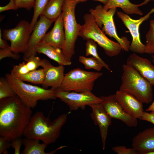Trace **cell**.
Returning a JSON list of instances; mask_svg holds the SVG:
<instances>
[{"label":"cell","mask_w":154,"mask_h":154,"mask_svg":"<svg viewBox=\"0 0 154 154\" xmlns=\"http://www.w3.org/2000/svg\"><path fill=\"white\" fill-rule=\"evenodd\" d=\"M153 58V60H152V61H153V62L154 63V57H152Z\"/></svg>","instance_id":"cell-43"},{"label":"cell","mask_w":154,"mask_h":154,"mask_svg":"<svg viewBox=\"0 0 154 154\" xmlns=\"http://www.w3.org/2000/svg\"><path fill=\"white\" fill-rule=\"evenodd\" d=\"M41 64L42 59L36 56H32L26 61L13 65L10 74L16 77L24 75L36 70Z\"/></svg>","instance_id":"cell-22"},{"label":"cell","mask_w":154,"mask_h":154,"mask_svg":"<svg viewBox=\"0 0 154 154\" xmlns=\"http://www.w3.org/2000/svg\"><path fill=\"white\" fill-rule=\"evenodd\" d=\"M18 8H24L30 11L33 8L36 0H13Z\"/></svg>","instance_id":"cell-31"},{"label":"cell","mask_w":154,"mask_h":154,"mask_svg":"<svg viewBox=\"0 0 154 154\" xmlns=\"http://www.w3.org/2000/svg\"><path fill=\"white\" fill-rule=\"evenodd\" d=\"M145 38V53L154 54V20L150 21L149 29L146 35Z\"/></svg>","instance_id":"cell-28"},{"label":"cell","mask_w":154,"mask_h":154,"mask_svg":"<svg viewBox=\"0 0 154 154\" xmlns=\"http://www.w3.org/2000/svg\"><path fill=\"white\" fill-rule=\"evenodd\" d=\"M32 113L31 108L17 95L0 100V136L11 142L21 137L30 123Z\"/></svg>","instance_id":"cell-1"},{"label":"cell","mask_w":154,"mask_h":154,"mask_svg":"<svg viewBox=\"0 0 154 154\" xmlns=\"http://www.w3.org/2000/svg\"><path fill=\"white\" fill-rule=\"evenodd\" d=\"M5 76L17 95L25 105L31 108L35 107L39 100H55L57 98L56 90L53 89H47L27 84L10 73L6 74Z\"/></svg>","instance_id":"cell-4"},{"label":"cell","mask_w":154,"mask_h":154,"mask_svg":"<svg viewBox=\"0 0 154 154\" xmlns=\"http://www.w3.org/2000/svg\"><path fill=\"white\" fill-rule=\"evenodd\" d=\"M16 5L13 0H10L9 3L6 5L0 7V12L10 10H15L18 9Z\"/></svg>","instance_id":"cell-37"},{"label":"cell","mask_w":154,"mask_h":154,"mask_svg":"<svg viewBox=\"0 0 154 154\" xmlns=\"http://www.w3.org/2000/svg\"><path fill=\"white\" fill-rule=\"evenodd\" d=\"M112 150L118 154H137L138 153L132 147L127 148L124 146H117L112 147Z\"/></svg>","instance_id":"cell-33"},{"label":"cell","mask_w":154,"mask_h":154,"mask_svg":"<svg viewBox=\"0 0 154 154\" xmlns=\"http://www.w3.org/2000/svg\"><path fill=\"white\" fill-rule=\"evenodd\" d=\"M117 8H112L106 11L103 6L97 5L94 9L91 8L89 11L98 26L102 28V31L110 37L115 39L120 45L122 49L128 52L130 41L126 37H119L117 34L113 17Z\"/></svg>","instance_id":"cell-8"},{"label":"cell","mask_w":154,"mask_h":154,"mask_svg":"<svg viewBox=\"0 0 154 154\" xmlns=\"http://www.w3.org/2000/svg\"><path fill=\"white\" fill-rule=\"evenodd\" d=\"M55 96L68 106L70 111L84 110L86 106L92 104L100 103L102 99L91 92H78L55 90Z\"/></svg>","instance_id":"cell-10"},{"label":"cell","mask_w":154,"mask_h":154,"mask_svg":"<svg viewBox=\"0 0 154 154\" xmlns=\"http://www.w3.org/2000/svg\"><path fill=\"white\" fill-rule=\"evenodd\" d=\"M31 33L30 23L25 20L20 21L13 28L5 29L3 31V37L11 43L10 48L14 53L23 54L27 51Z\"/></svg>","instance_id":"cell-9"},{"label":"cell","mask_w":154,"mask_h":154,"mask_svg":"<svg viewBox=\"0 0 154 154\" xmlns=\"http://www.w3.org/2000/svg\"><path fill=\"white\" fill-rule=\"evenodd\" d=\"M79 2L64 0L62 14L65 35V43L62 51L67 59L71 62L75 53L76 41L79 35L81 25L76 21L75 10Z\"/></svg>","instance_id":"cell-5"},{"label":"cell","mask_w":154,"mask_h":154,"mask_svg":"<svg viewBox=\"0 0 154 154\" xmlns=\"http://www.w3.org/2000/svg\"><path fill=\"white\" fill-rule=\"evenodd\" d=\"M17 77L23 82L35 84H42L44 80V70L42 68L35 70Z\"/></svg>","instance_id":"cell-25"},{"label":"cell","mask_w":154,"mask_h":154,"mask_svg":"<svg viewBox=\"0 0 154 154\" xmlns=\"http://www.w3.org/2000/svg\"><path fill=\"white\" fill-rule=\"evenodd\" d=\"M78 61L84 65L85 68L86 69H93L97 71H100L104 67L97 59L93 57L88 58L80 56Z\"/></svg>","instance_id":"cell-30"},{"label":"cell","mask_w":154,"mask_h":154,"mask_svg":"<svg viewBox=\"0 0 154 154\" xmlns=\"http://www.w3.org/2000/svg\"><path fill=\"white\" fill-rule=\"evenodd\" d=\"M11 146V142L7 140L5 137H0V154H8L7 149Z\"/></svg>","instance_id":"cell-34"},{"label":"cell","mask_w":154,"mask_h":154,"mask_svg":"<svg viewBox=\"0 0 154 154\" xmlns=\"http://www.w3.org/2000/svg\"><path fill=\"white\" fill-rule=\"evenodd\" d=\"M154 13V7L146 15L139 19L131 18L127 14L121 11H117V15L129 30L132 37V42L129 50L134 53L142 54L145 53V45L140 39L139 27L140 25L147 20L151 14Z\"/></svg>","instance_id":"cell-11"},{"label":"cell","mask_w":154,"mask_h":154,"mask_svg":"<svg viewBox=\"0 0 154 154\" xmlns=\"http://www.w3.org/2000/svg\"><path fill=\"white\" fill-rule=\"evenodd\" d=\"M6 57H11L13 59L18 60L20 58V56L13 52L11 50L10 47L0 49V60Z\"/></svg>","instance_id":"cell-32"},{"label":"cell","mask_w":154,"mask_h":154,"mask_svg":"<svg viewBox=\"0 0 154 154\" xmlns=\"http://www.w3.org/2000/svg\"><path fill=\"white\" fill-rule=\"evenodd\" d=\"M64 1L49 0L40 15L54 21L62 13Z\"/></svg>","instance_id":"cell-24"},{"label":"cell","mask_w":154,"mask_h":154,"mask_svg":"<svg viewBox=\"0 0 154 154\" xmlns=\"http://www.w3.org/2000/svg\"><path fill=\"white\" fill-rule=\"evenodd\" d=\"M151 1L154 0H145L140 4H135L131 3L129 0H109L103 7L106 11L110 9L119 7L127 14H135L141 16L143 15V13L139 7L146 4Z\"/></svg>","instance_id":"cell-21"},{"label":"cell","mask_w":154,"mask_h":154,"mask_svg":"<svg viewBox=\"0 0 154 154\" xmlns=\"http://www.w3.org/2000/svg\"><path fill=\"white\" fill-rule=\"evenodd\" d=\"M103 74L102 72H89L76 68L64 74L60 87L56 90L78 92H91L95 82Z\"/></svg>","instance_id":"cell-7"},{"label":"cell","mask_w":154,"mask_h":154,"mask_svg":"<svg viewBox=\"0 0 154 154\" xmlns=\"http://www.w3.org/2000/svg\"><path fill=\"white\" fill-rule=\"evenodd\" d=\"M67 114H62L51 121L40 111L32 116L25 130V137L41 141L47 145L55 143L59 137L62 127L67 120Z\"/></svg>","instance_id":"cell-2"},{"label":"cell","mask_w":154,"mask_h":154,"mask_svg":"<svg viewBox=\"0 0 154 154\" xmlns=\"http://www.w3.org/2000/svg\"><path fill=\"white\" fill-rule=\"evenodd\" d=\"M51 30L45 35L42 41L62 50L65 43V35L62 13L54 21Z\"/></svg>","instance_id":"cell-19"},{"label":"cell","mask_w":154,"mask_h":154,"mask_svg":"<svg viewBox=\"0 0 154 154\" xmlns=\"http://www.w3.org/2000/svg\"><path fill=\"white\" fill-rule=\"evenodd\" d=\"M122 68V82L119 90L130 93L143 103H150L153 98V85L132 66L126 64Z\"/></svg>","instance_id":"cell-3"},{"label":"cell","mask_w":154,"mask_h":154,"mask_svg":"<svg viewBox=\"0 0 154 154\" xmlns=\"http://www.w3.org/2000/svg\"><path fill=\"white\" fill-rule=\"evenodd\" d=\"M40 140L34 139L25 137L22 139L23 145L25 148L21 152L22 154H52L55 153L58 148L49 153L45 152L47 145L43 143H40Z\"/></svg>","instance_id":"cell-23"},{"label":"cell","mask_w":154,"mask_h":154,"mask_svg":"<svg viewBox=\"0 0 154 154\" xmlns=\"http://www.w3.org/2000/svg\"><path fill=\"white\" fill-rule=\"evenodd\" d=\"M49 0H36L33 7L34 12L30 23V31L32 33L38 17L41 14Z\"/></svg>","instance_id":"cell-29"},{"label":"cell","mask_w":154,"mask_h":154,"mask_svg":"<svg viewBox=\"0 0 154 154\" xmlns=\"http://www.w3.org/2000/svg\"><path fill=\"white\" fill-rule=\"evenodd\" d=\"M131 146L138 154H149L154 151V127L137 133L132 139Z\"/></svg>","instance_id":"cell-17"},{"label":"cell","mask_w":154,"mask_h":154,"mask_svg":"<svg viewBox=\"0 0 154 154\" xmlns=\"http://www.w3.org/2000/svg\"><path fill=\"white\" fill-rule=\"evenodd\" d=\"M95 1H98L101 2L104 4V5H106L108 3L109 0H92Z\"/></svg>","instance_id":"cell-40"},{"label":"cell","mask_w":154,"mask_h":154,"mask_svg":"<svg viewBox=\"0 0 154 154\" xmlns=\"http://www.w3.org/2000/svg\"><path fill=\"white\" fill-rule=\"evenodd\" d=\"M70 1H76L79 2H85L87 1V0H69Z\"/></svg>","instance_id":"cell-41"},{"label":"cell","mask_w":154,"mask_h":154,"mask_svg":"<svg viewBox=\"0 0 154 154\" xmlns=\"http://www.w3.org/2000/svg\"><path fill=\"white\" fill-rule=\"evenodd\" d=\"M10 46L8 45L6 40L2 38V33L1 29H0V47L1 48H6L9 47Z\"/></svg>","instance_id":"cell-38"},{"label":"cell","mask_w":154,"mask_h":154,"mask_svg":"<svg viewBox=\"0 0 154 154\" xmlns=\"http://www.w3.org/2000/svg\"><path fill=\"white\" fill-rule=\"evenodd\" d=\"M36 51L37 53L45 54L56 62L59 65L68 66L71 64V62L67 60L61 49L49 45L43 41L37 47Z\"/></svg>","instance_id":"cell-20"},{"label":"cell","mask_w":154,"mask_h":154,"mask_svg":"<svg viewBox=\"0 0 154 154\" xmlns=\"http://www.w3.org/2000/svg\"><path fill=\"white\" fill-rule=\"evenodd\" d=\"M146 112H154V101L152 104L146 110Z\"/></svg>","instance_id":"cell-39"},{"label":"cell","mask_w":154,"mask_h":154,"mask_svg":"<svg viewBox=\"0 0 154 154\" xmlns=\"http://www.w3.org/2000/svg\"><path fill=\"white\" fill-rule=\"evenodd\" d=\"M116 97L124 110L133 117L140 119L144 112L143 103L127 92L117 91Z\"/></svg>","instance_id":"cell-16"},{"label":"cell","mask_w":154,"mask_h":154,"mask_svg":"<svg viewBox=\"0 0 154 154\" xmlns=\"http://www.w3.org/2000/svg\"><path fill=\"white\" fill-rule=\"evenodd\" d=\"M11 146L14 149V154H20V150L23 145L22 139L21 137L17 138L11 142Z\"/></svg>","instance_id":"cell-35"},{"label":"cell","mask_w":154,"mask_h":154,"mask_svg":"<svg viewBox=\"0 0 154 154\" xmlns=\"http://www.w3.org/2000/svg\"><path fill=\"white\" fill-rule=\"evenodd\" d=\"M100 103L112 118L121 120L129 127H135L138 124L137 119L127 113L116 98L115 94L100 97Z\"/></svg>","instance_id":"cell-12"},{"label":"cell","mask_w":154,"mask_h":154,"mask_svg":"<svg viewBox=\"0 0 154 154\" xmlns=\"http://www.w3.org/2000/svg\"><path fill=\"white\" fill-rule=\"evenodd\" d=\"M17 95L7 78L1 77L0 78V100L14 97Z\"/></svg>","instance_id":"cell-27"},{"label":"cell","mask_w":154,"mask_h":154,"mask_svg":"<svg viewBox=\"0 0 154 154\" xmlns=\"http://www.w3.org/2000/svg\"><path fill=\"white\" fill-rule=\"evenodd\" d=\"M140 120L147 121L154 125V112L144 111Z\"/></svg>","instance_id":"cell-36"},{"label":"cell","mask_w":154,"mask_h":154,"mask_svg":"<svg viewBox=\"0 0 154 154\" xmlns=\"http://www.w3.org/2000/svg\"><path fill=\"white\" fill-rule=\"evenodd\" d=\"M126 64L134 67L143 77L154 85V66L149 60L133 52L128 57Z\"/></svg>","instance_id":"cell-18"},{"label":"cell","mask_w":154,"mask_h":154,"mask_svg":"<svg viewBox=\"0 0 154 154\" xmlns=\"http://www.w3.org/2000/svg\"><path fill=\"white\" fill-rule=\"evenodd\" d=\"M149 154H154V151L150 153Z\"/></svg>","instance_id":"cell-42"},{"label":"cell","mask_w":154,"mask_h":154,"mask_svg":"<svg viewBox=\"0 0 154 154\" xmlns=\"http://www.w3.org/2000/svg\"><path fill=\"white\" fill-rule=\"evenodd\" d=\"M88 106L92 110L90 115L94 123L99 127L103 150L105 148L106 143L109 126L112 124V118L106 112L101 103L92 104Z\"/></svg>","instance_id":"cell-15"},{"label":"cell","mask_w":154,"mask_h":154,"mask_svg":"<svg viewBox=\"0 0 154 154\" xmlns=\"http://www.w3.org/2000/svg\"><path fill=\"white\" fill-rule=\"evenodd\" d=\"M41 66L44 70V80L41 84L42 88L46 89L51 87L55 90L58 89L64 77V66H54L47 60L43 59Z\"/></svg>","instance_id":"cell-14"},{"label":"cell","mask_w":154,"mask_h":154,"mask_svg":"<svg viewBox=\"0 0 154 154\" xmlns=\"http://www.w3.org/2000/svg\"><path fill=\"white\" fill-rule=\"evenodd\" d=\"M152 57H154V55L152 56Z\"/></svg>","instance_id":"cell-44"},{"label":"cell","mask_w":154,"mask_h":154,"mask_svg":"<svg viewBox=\"0 0 154 154\" xmlns=\"http://www.w3.org/2000/svg\"><path fill=\"white\" fill-rule=\"evenodd\" d=\"M40 17L31 34L27 50L23 54V58L25 61L31 56H36V48L42 41L47 31L54 21L42 15Z\"/></svg>","instance_id":"cell-13"},{"label":"cell","mask_w":154,"mask_h":154,"mask_svg":"<svg viewBox=\"0 0 154 154\" xmlns=\"http://www.w3.org/2000/svg\"><path fill=\"white\" fill-rule=\"evenodd\" d=\"M84 24L81 25L79 36L84 40L92 39L104 50L109 57L118 55L122 49L118 42L108 38L98 26L90 13H86L83 17Z\"/></svg>","instance_id":"cell-6"},{"label":"cell","mask_w":154,"mask_h":154,"mask_svg":"<svg viewBox=\"0 0 154 154\" xmlns=\"http://www.w3.org/2000/svg\"><path fill=\"white\" fill-rule=\"evenodd\" d=\"M85 43V55L87 56L91 55L97 59L106 69L112 72L109 65L106 64L99 56L97 50V44L93 40L90 39L86 40Z\"/></svg>","instance_id":"cell-26"}]
</instances>
